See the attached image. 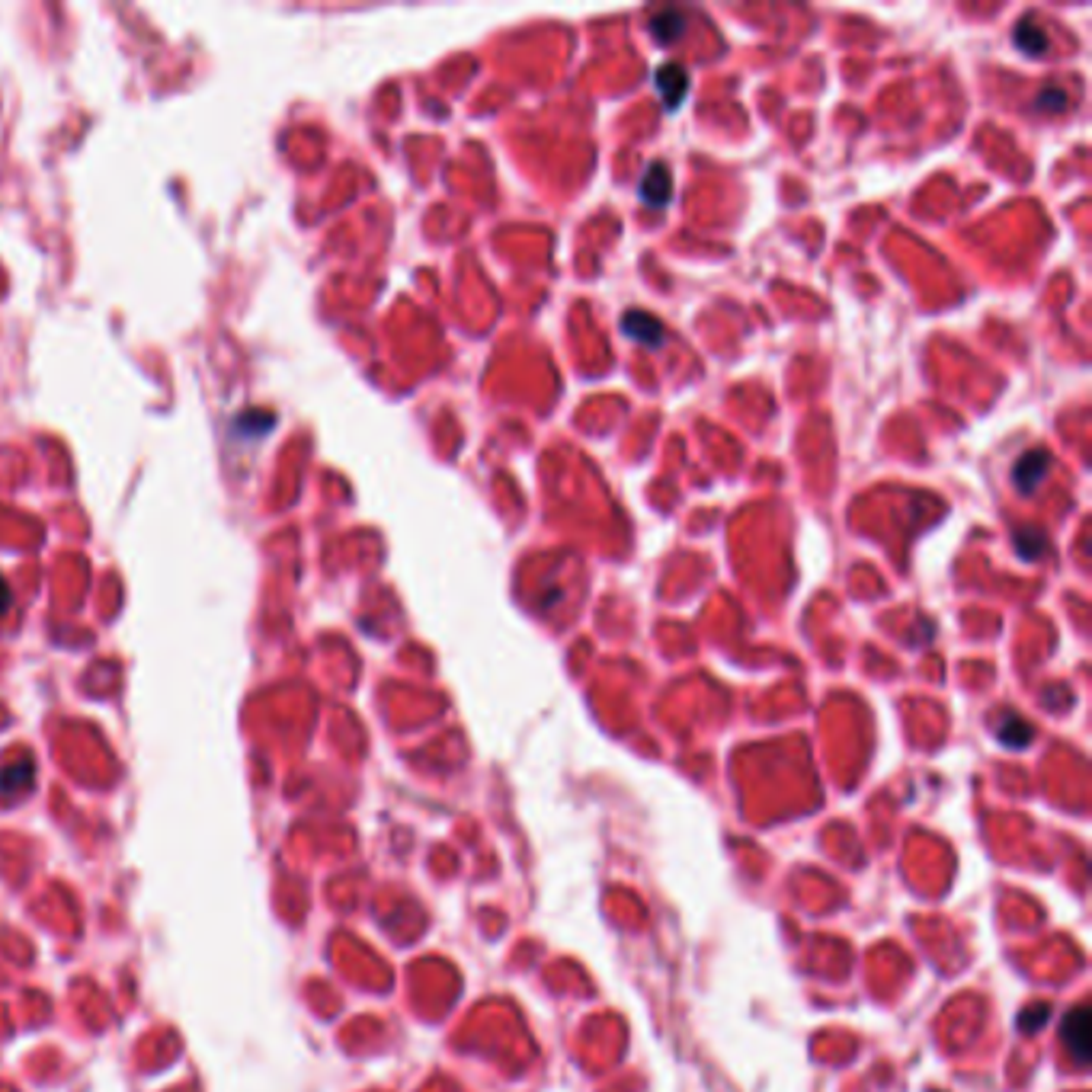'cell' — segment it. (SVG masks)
I'll return each instance as SVG.
<instances>
[{
  "mask_svg": "<svg viewBox=\"0 0 1092 1092\" xmlns=\"http://www.w3.org/2000/svg\"><path fill=\"white\" fill-rule=\"evenodd\" d=\"M10 599H13V596H10V587L4 584V580H0V616L10 609Z\"/></svg>",
  "mask_w": 1092,
  "mask_h": 1092,
  "instance_id": "cell-12",
  "label": "cell"
},
{
  "mask_svg": "<svg viewBox=\"0 0 1092 1092\" xmlns=\"http://www.w3.org/2000/svg\"><path fill=\"white\" fill-rule=\"evenodd\" d=\"M1015 45H1018V52H1026L1029 58H1038V55H1045V48H1048V33L1041 27H1032V22H1022V27L1015 30Z\"/></svg>",
  "mask_w": 1092,
  "mask_h": 1092,
  "instance_id": "cell-8",
  "label": "cell"
},
{
  "mask_svg": "<svg viewBox=\"0 0 1092 1092\" xmlns=\"http://www.w3.org/2000/svg\"><path fill=\"white\" fill-rule=\"evenodd\" d=\"M653 84H657V93H661V100H664L667 109H676L689 93V75H686V67L676 64V61L661 64L657 75H653Z\"/></svg>",
  "mask_w": 1092,
  "mask_h": 1092,
  "instance_id": "cell-1",
  "label": "cell"
},
{
  "mask_svg": "<svg viewBox=\"0 0 1092 1092\" xmlns=\"http://www.w3.org/2000/svg\"><path fill=\"white\" fill-rule=\"evenodd\" d=\"M686 33V19H683V13H676V10H664V13H657V16H650V36L653 39H657L661 45H673L679 36H683Z\"/></svg>",
  "mask_w": 1092,
  "mask_h": 1092,
  "instance_id": "cell-6",
  "label": "cell"
},
{
  "mask_svg": "<svg viewBox=\"0 0 1092 1092\" xmlns=\"http://www.w3.org/2000/svg\"><path fill=\"white\" fill-rule=\"evenodd\" d=\"M622 330L641 347H661L664 344V327L657 318H650L644 311H628L622 318Z\"/></svg>",
  "mask_w": 1092,
  "mask_h": 1092,
  "instance_id": "cell-5",
  "label": "cell"
},
{
  "mask_svg": "<svg viewBox=\"0 0 1092 1092\" xmlns=\"http://www.w3.org/2000/svg\"><path fill=\"white\" fill-rule=\"evenodd\" d=\"M1015 551H1018V557H1022V561H1035V557L1045 551V536H1041V532L1032 529V526L1018 529V532H1015Z\"/></svg>",
  "mask_w": 1092,
  "mask_h": 1092,
  "instance_id": "cell-9",
  "label": "cell"
},
{
  "mask_svg": "<svg viewBox=\"0 0 1092 1092\" xmlns=\"http://www.w3.org/2000/svg\"><path fill=\"white\" fill-rule=\"evenodd\" d=\"M1032 1015L1029 1018H1022V1032H1032L1035 1029V1022H1045V1018H1048V1006H1035V1009H1029Z\"/></svg>",
  "mask_w": 1092,
  "mask_h": 1092,
  "instance_id": "cell-11",
  "label": "cell"
},
{
  "mask_svg": "<svg viewBox=\"0 0 1092 1092\" xmlns=\"http://www.w3.org/2000/svg\"><path fill=\"white\" fill-rule=\"evenodd\" d=\"M1035 106L1045 109V112H1060V109H1066V93H1063L1060 87H1048V90L1038 93Z\"/></svg>",
  "mask_w": 1092,
  "mask_h": 1092,
  "instance_id": "cell-10",
  "label": "cell"
},
{
  "mask_svg": "<svg viewBox=\"0 0 1092 1092\" xmlns=\"http://www.w3.org/2000/svg\"><path fill=\"white\" fill-rule=\"evenodd\" d=\"M1063 1045H1066V1051L1074 1054L1077 1063H1086V1060H1089V1012H1086L1083 1006L1066 1015V1022H1063Z\"/></svg>",
  "mask_w": 1092,
  "mask_h": 1092,
  "instance_id": "cell-3",
  "label": "cell"
},
{
  "mask_svg": "<svg viewBox=\"0 0 1092 1092\" xmlns=\"http://www.w3.org/2000/svg\"><path fill=\"white\" fill-rule=\"evenodd\" d=\"M1048 468H1051L1048 452L1032 449V452H1026V455L1015 462V468H1012V484H1015V488L1022 491V494H1035L1038 484L1045 481Z\"/></svg>",
  "mask_w": 1092,
  "mask_h": 1092,
  "instance_id": "cell-2",
  "label": "cell"
},
{
  "mask_svg": "<svg viewBox=\"0 0 1092 1092\" xmlns=\"http://www.w3.org/2000/svg\"><path fill=\"white\" fill-rule=\"evenodd\" d=\"M997 737L1006 746H1029L1032 743V724L1022 721V718H1015V715H1006L997 724Z\"/></svg>",
  "mask_w": 1092,
  "mask_h": 1092,
  "instance_id": "cell-7",
  "label": "cell"
},
{
  "mask_svg": "<svg viewBox=\"0 0 1092 1092\" xmlns=\"http://www.w3.org/2000/svg\"><path fill=\"white\" fill-rule=\"evenodd\" d=\"M641 196H644L647 206H657V209L670 202V196H673V174H670V167H667L664 161H657V164L647 167V174H644V180H641Z\"/></svg>",
  "mask_w": 1092,
  "mask_h": 1092,
  "instance_id": "cell-4",
  "label": "cell"
}]
</instances>
